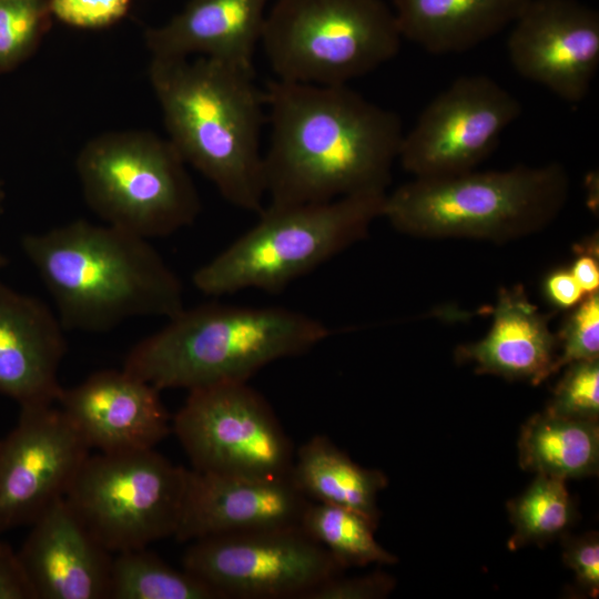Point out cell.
<instances>
[{
  "label": "cell",
  "mask_w": 599,
  "mask_h": 599,
  "mask_svg": "<svg viewBox=\"0 0 599 599\" xmlns=\"http://www.w3.org/2000/svg\"><path fill=\"white\" fill-rule=\"evenodd\" d=\"M63 331L42 301L0 282V395L19 406L57 404Z\"/></svg>",
  "instance_id": "obj_18"
},
{
  "label": "cell",
  "mask_w": 599,
  "mask_h": 599,
  "mask_svg": "<svg viewBox=\"0 0 599 599\" xmlns=\"http://www.w3.org/2000/svg\"><path fill=\"white\" fill-rule=\"evenodd\" d=\"M79 435L99 453L152 449L172 432L160 390L125 369H103L57 400Z\"/></svg>",
  "instance_id": "obj_15"
},
{
  "label": "cell",
  "mask_w": 599,
  "mask_h": 599,
  "mask_svg": "<svg viewBox=\"0 0 599 599\" xmlns=\"http://www.w3.org/2000/svg\"><path fill=\"white\" fill-rule=\"evenodd\" d=\"M7 265L6 256L0 252V268Z\"/></svg>",
  "instance_id": "obj_36"
},
{
  "label": "cell",
  "mask_w": 599,
  "mask_h": 599,
  "mask_svg": "<svg viewBox=\"0 0 599 599\" xmlns=\"http://www.w3.org/2000/svg\"><path fill=\"white\" fill-rule=\"evenodd\" d=\"M311 500L287 477L206 474L190 469L181 520L174 538H200L300 526Z\"/></svg>",
  "instance_id": "obj_16"
},
{
  "label": "cell",
  "mask_w": 599,
  "mask_h": 599,
  "mask_svg": "<svg viewBox=\"0 0 599 599\" xmlns=\"http://www.w3.org/2000/svg\"><path fill=\"white\" fill-rule=\"evenodd\" d=\"M545 410L573 419L598 422L599 359L567 365Z\"/></svg>",
  "instance_id": "obj_28"
},
{
  "label": "cell",
  "mask_w": 599,
  "mask_h": 599,
  "mask_svg": "<svg viewBox=\"0 0 599 599\" xmlns=\"http://www.w3.org/2000/svg\"><path fill=\"white\" fill-rule=\"evenodd\" d=\"M264 152L272 204H306L386 193L404 135L398 114L344 85L274 80Z\"/></svg>",
  "instance_id": "obj_1"
},
{
  "label": "cell",
  "mask_w": 599,
  "mask_h": 599,
  "mask_svg": "<svg viewBox=\"0 0 599 599\" xmlns=\"http://www.w3.org/2000/svg\"><path fill=\"white\" fill-rule=\"evenodd\" d=\"M570 309L557 336V370L572 363L599 359V293L585 296Z\"/></svg>",
  "instance_id": "obj_29"
},
{
  "label": "cell",
  "mask_w": 599,
  "mask_h": 599,
  "mask_svg": "<svg viewBox=\"0 0 599 599\" xmlns=\"http://www.w3.org/2000/svg\"><path fill=\"white\" fill-rule=\"evenodd\" d=\"M50 17L48 0H0V73L30 55Z\"/></svg>",
  "instance_id": "obj_27"
},
{
  "label": "cell",
  "mask_w": 599,
  "mask_h": 599,
  "mask_svg": "<svg viewBox=\"0 0 599 599\" xmlns=\"http://www.w3.org/2000/svg\"><path fill=\"white\" fill-rule=\"evenodd\" d=\"M0 599H37L18 550L0 541Z\"/></svg>",
  "instance_id": "obj_33"
},
{
  "label": "cell",
  "mask_w": 599,
  "mask_h": 599,
  "mask_svg": "<svg viewBox=\"0 0 599 599\" xmlns=\"http://www.w3.org/2000/svg\"><path fill=\"white\" fill-rule=\"evenodd\" d=\"M2 201H3V192H2V189H1V184H0V213H1V209H2Z\"/></svg>",
  "instance_id": "obj_37"
},
{
  "label": "cell",
  "mask_w": 599,
  "mask_h": 599,
  "mask_svg": "<svg viewBox=\"0 0 599 599\" xmlns=\"http://www.w3.org/2000/svg\"><path fill=\"white\" fill-rule=\"evenodd\" d=\"M172 432L196 471L290 476L292 441L270 404L247 382L190 389Z\"/></svg>",
  "instance_id": "obj_10"
},
{
  "label": "cell",
  "mask_w": 599,
  "mask_h": 599,
  "mask_svg": "<svg viewBox=\"0 0 599 599\" xmlns=\"http://www.w3.org/2000/svg\"><path fill=\"white\" fill-rule=\"evenodd\" d=\"M300 527L345 569L370 564L390 565L397 558L375 539V522L349 508L309 501Z\"/></svg>",
  "instance_id": "obj_24"
},
{
  "label": "cell",
  "mask_w": 599,
  "mask_h": 599,
  "mask_svg": "<svg viewBox=\"0 0 599 599\" xmlns=\"http://www.w3.org/2000/svg\"><path fill=\"white\" fill-rule=\"evenodd\" d=\"M271 0H189L165 23L145 30L152 57H209L253 71Z\"/></svg>",
  "instance_id": "obj_19"
},
{
  "label": "cell",
  "mask_w": 599,
  "mask_h": 599,
  "mask_svg": "<svg viewBox=\"0 0 599 599\" xmlns=\"http://www.w3.org/2000/svg\"><path fill=\"white\" fill-rule=\"evenodd\" d=\"M570 179L559 162L507 170L414 177L386 193L382 217L425 238L505 243L548 226L562 211Z\"/></svg>",
  "instance_id": "obj_5"
},
{
  "label": "cell",
  "mask_w": 599,
  "mask_h": 599,
  "mask_svg": "<svg viewBox=\"0 0 599 599\" xmlns=\"http://www.w3.org/2000/svg\"><path fill=\"white\" fill-rule=\"evenodd\" d=\"M521 113L520 101L493 78L461 75L438 93L404 133L397 161L419 179L473 171Z\"/></svg>",
  "instance_id": "obj_12"
},
{
  "label": "cell",
  "mask_w": 599,
  "mask_h": 599,
  "mask_svg": "<svg viewBox=\"0 0 599 599\" xmlns=\"http://www.w3.org/2000/svg\"><path fill=\"white\" fill-rule=\"evenodd\" d=\"M18 555L37 599H109L113 556L65 498L30 525Z\"/></svg>",
  "instance_id": "obj_17"
},
{
  "label": "cell",
  "mask_w": 599,
  "mask_h": 599,
  "mask_svg": "<svg viewBox=\"0 0 599 599\" xmlns=\"http://www.w3.org/2000/svg\"><path fill=\"white\" fill-rule=\"evenodd\" d=\"M75 170L92 212L146 240L192 224L201 211L186 163L167 138L149 131L92 138L78 153Z\"/></svg>",
  "instance_id": "obj_7"
},
{
  "label": "cell",
  "mask_w": 599,
  "mask_h": 599,
  "mask_svg": "<svg viewBox=\"0 0 599 599\" xmlns=\"http://www.w3.org/2000/svg\"><path fill=\"white\" fill-rule=\"evenodd\" d=\"M290 478L311 501L349 508L378 524L377 497L387 477L353 461L327 436L316 435L295 451Z\"/></svg>",
  "instance_id": "obj_22"
},
{
  "label": "cell",
  "mask_w": 599,
  "mask_h": 599,
  "mask_svg": "<svg viewBox=\"0 0 599 599\" xmlns=\"http://www.w3.org/2000/svg\"><path fill=\"white\" fill-rule=\"evenodd\" d=\"M189 471L154 448L90 454L65 500L112 555L174 537Z\"/></svg>",
  "instance_id": "obj_9"
},
{
  "label": "cell",
  "mask_w": 599,
  "mask_h": 599,
  "mask_svg": "<svg viewBox=\"0 0 599 599\" xmlns=\"http://www.w3.org/2000/svg\"><path fill=\"white\" fill-rule=\"evenodd\" d=\"M515 71L577 104L599 68V13L578 0H529L510 26Z\"/></svg>",
  "instance_id": "obj_14"
},
{
  "label": "cell",
  "mask_w": 599,
  "mask_h": 599,
  "mask_svg": "<svg viewBox=\"0 0 599 599\" xmlns=\"http://www.w3.org/2000/svg\"><path fill=\"white\" fill-rule=\"evenodd\" d=\"M90 451L55 404L20 406L0 439V534L30 526L64 498Z\"/></svg>",
  "instance_id": "obj_13"
},
{
  "label": "cell",
  "mask_w": 599,
  "mask_h": 599,
  "mask_svg": "<svg viewBox=\"0 0 599 599\" xmlns=\"http://www.w3.org/2000/svg\"><path fill=\"white\" fill-rule=\"evenodd\" d=\"M109 599H220L214 590L177 570L148 548L114 554Z\"/></svg>",
  "instance_id": "obj_25"
},
{
  "label": "cell",
  "mask_w": 599,
  "mask_h": 599,
  "mask_svg": "<svg viewBox=\"0 0 599 599\" xmlns=\"http://www.w3.org/2000/svg\"><path fill=\"white\" fill-rule=\"evenodd\" d=\"M64 329L106 332L133 317L184 308L183 287L149 240L85 220L21 238Z\"/></svg>",
  "instance_id": "obj_3"
},
{
  "label": "cell",
  "mask_w": 599,
  "mask_h": 599,
  "mask_svg": "<svg viewBox=\"0 0 599 599\" xmlns=\"http://www.w3.org/2000/svg\"><path fill=\"white\" fill-rule=\"evenodd\" d=\"M403 39L433 54L470 50L511 26L529 0H392Z\"/></svg>",
  "instance_id": "obj_21"
},
{
  "label": "cell",
  "mask_w": 599,
  "mask_h": 599,
  "mask_svg": "<svg viewBox=\"0 0 599 599\" xmlns=\"http://www.w3.org/2000/svg\"><path fill=\"white\" fill-rule=\"evenodd\" d=\"M518 460L524 470L562 480L596 475L598 422L562 417L547 410L536 414L521 427Z\"/></svg>",
  "instance_id": "obj_23"
},
{
  "label": "cell",
  "mask_w": 599,
  "mask_h": 599,
  "mask_svg": "<svg viewBox=\"0 0 599 599\" xmlns=\"http://www.w3.org/2000/svg\"><path fill=\"white\" fill-rule=\"evenodd\" d=\"M514 534L510 550L542 545L565 534L576 518V509L566 480L536 475L535 480L507 505Z\"/></svg>",
  "instance_id": "obj_26"
},
{
  "label": "cell",
  "mask_w": 599,
  "mask_h": 599,
  "mask_svg": "<svg viewBox=\"0 0 599 599\" xmlns=\"http://www.w3.org/2000/svg\"><path fill=\"white\" fill-rule=\"evenodd\" d=\"M562 558L578 586L591 597L599 593V537L596 531L564 537Z\"/></svg>",
  "instance_id": "obj_31"
},
{
  "label": "cell",
  "mask_w": 599,
  "mask_h": 599,
  "mask_svg": "<svg viewBox=\"0 0 599 599\" xmlns=\"http://www.w3.org/2000/svg\"><path fill=\"white\" fill-rule=\"evenodd\" d=\"M402 39L383 0H276L260 43L276 79L344 85L392 60Z\"/></svg>",
  "instance_id": "obj_8"
},
{
  "label": "cell",
  "mask_w": 599,
  "mask_h": 599,
  "mask_svg": "<svg viewBox=\"0 0 599 599\" xmlns=\"http://www.w3.org/2000/svg\"><path fill=\"white\" fill-rule=\"evenodd\" d=\"M182 564L220 599H306L345 570L300 526L200 538Z\"/></svg>",
  "instance_id": "obj_11"
},
{
  "label": "cell",
  "mask_w": 599,
  "mask_h": 599,
  "mask_svg": "<svg viewBox=\"0 0 599 599\" xmlns=\"http://www.w3.org/2000/svg\"><path fill=\"white\" fill-rule=\"evenodd\" d=\"M558 339L521 287L500 290L485 337L461 345L456 358L477 373L538 385L557 370Z\"/></svg>",
  "instance_id": "obj_20"
},
{
  "label": "cell",
  "mask_w": 599,
  "mask_h": 599,
  "mask_svg": "<svg viewBox=\"0 0 599 599\" xmlns=\"http://www.w3.org/2000/svg\"><path fill=\"white\" fill-rule=\"evenodd\" d=\"M548 301L558 308L570 309L587 296L569 268L551 272L544 283Z\"/></svg>",
  "instance_id": "obj_34"
},
{
  "label": "cell",
  "mask_w": 599,
  "mask_h": 599,
  "mask_svg": "<svg viewBox=\"0 0 599 599\" xmlns=\"http://www.w3.org/2000/svg\"><path fill=\"white\" fill-rule=\"evenodd\" d=\"M148 74L167 139L184 162L235 207L261 212L265 95L253 71L209 57H152Z\"/></svg>",
  "instance_id": "obj_2"
},
{
  "label": "cell",
  "mask_w": 599,
  "mask_h": 599,
  "mask_svg": "<svg viewBox=\"0 0 599 599\" xmlns=\"http://www.w3.org/2000/svg\"><path fill=\"white\" fill-rule=\"evenodd\" d=\"M328 335L318 319L286 307L203 304L184 307L140 341L123 369L160 392L247 382L266 365L302 355Z\"/></svg>",
  "instance_id": "obj_4"
},
{
  "label": "cell",
  "mask_w": 599,
  "mask_h": 599,
  "mask_svg": "<svg viewBox=\"0 0 599 599\" xmlns=\"http://www.w3.org/2000/svg\"><path fill=\"white\" fill-rule=\"evenodd\" d=\"M386 193L319 203H268L250 230L194 272L193 284L210 296L252 288L281 292L362 240L382 217Z\"/></svg>",
  "instance_id": "obj_6"
},
{
  "label": "cell",
  "mask_w": 599,
  "mask_h": 599,
  "mask_svg": "<svg viewBox=\"0 0 599 599\" xmlns=\"http://www.w3.org/2000/svg\"><path fill=\"white\" fill-rule=\"evenodd\" d=\"M586 295L598 292L599 260L598 242L589 240L577 247V255L569 268Z\"/></svg>",
  "instance_id": "obj_35"
},
{
  "label": "cell",
  "mask_w": 599,
  "mask_h": 599,
  "mask_svg": "<svg viewBox=\"0 0 599 599\" xmlns=\"http://www.w3.org/2000/svg\"><path fill=\"white\" fill-rule=\"evenodd\" d=\"M394 580L383 572L359 577L337 575L311 591L306 599H375L386 597Z\"/></svg>",
  "instance_id": "obj_32"
},
{
  "label": "cell",
  "mask_w": 599,
  "mask_h": 599,
  "mask_svg": "<svg viewBox=\"0 0 599 599\" xmlns=\"http://www.w3.org/2000/svg\"><path fill=\"white\" fill-rule=\"evenodd\" d=\"M131 0H48L51 17L81 29H101L120 21Z\"/></svg>",
  "instance_id": "obj_30"
}]
</instances>
